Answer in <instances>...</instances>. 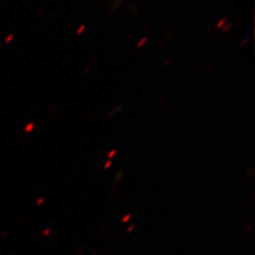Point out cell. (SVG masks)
<instances>
[{
	"label": "cell",
	"mask_w": 255,
	"mask_h": 255,
	"mask_svg": "<svg viewBox=\"0 0 255 255\" xmlns=\"http://www.w3.org/2000/svg\"><path fill=\"white\" fill-rule=\"evenodd\" d=\"M122 0H113V3L116 5V6H119V4L121 3Z\"/></svg>",
	"instance_id": "6da1fadb"
},
{
	"label": "cell",
	"mask_w": 255,
	"mask_h": 255,
	"mask_svg": "<svg viewBox=\"0 0 255 255\" xmlns=\"http://www.w3.org/2000/svg\"><path fill=\"white\" fill-rule=\"evenodd\" d=\"M129 218H130V216H129V215H128L127 217H126L125 219H123V221H122V222H123V223L127 222L128 220V219H129Z\"/></svg>",
	"instance_id": "7a4b0ae2"
},
{
	"label": "cell",
	"mask_w": 255,
	"mask_h": 255,
	"mask_svg": "<svg viewBox=\"0 0 255 255\" xmlns=\"http://www.w3.org/2000/svg\"><path fill=\"white\" fill-rule=\"evenodd\" d=\"M112 164V162H111V161H109V163H108V164H106V165L104 166V168H107V167H108V166H109L110 164Z\"/></svg>",
	"instance_id": "3957f363"
}]
</instances>
